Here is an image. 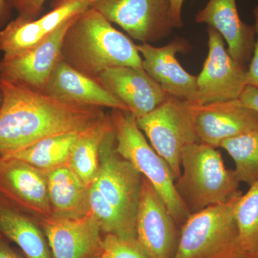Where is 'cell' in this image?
<instances>
[{
  "label": "cell",
  "mask_w": 258,
  "mask_h": 258,
  "mask_svg": "<svg viewBox=\"0 0 258 258\" xmlns=\"http://www.w3.org/2000/svg\"><path fill=\"white\" fill-rule=\"evenodd\" d=\"M62 59L96 80L111 68L144 69L137 45L91 8L76 16L68 29L62 42Z\"/></svg>",
  "instance_id": "7a4b0ae2"
},
{
  "label": "cell",
  "mask_w": 258,
  "mask_h": 258,
  "mask_svg": "<svg viewBox=\"0 0 258 258\" xmlns=\"http://www.w3.org/2000/svg\"><path fill=\"white\" fill-rule=\"evenodd\" d=\"M0 195L39 218L52 215L47 174L14 158H0Z\"/></svg>",
  "instance_id": "5bb4252c"
},
{
  "label": "cell",
  "mask_w": 258,
  "mask_h": 258,
  "mask_svg": "<svg viewBox=\"0 0 258 258\" xmlns=\"http://www.w3.org/2000/svg\"><path fill=\"white\" fill-rule=\"evenodd\" d=\"M101 258H107L106 257V256L104 255V254H103V253H102L101 252Z\"/></svg>",
  "instance_id": "d590c367"
},
{
  "label": "cell",
  "mask_w": 258,
  "mask_h": 258,
  "mask_svg": "<svg viewBox=\"0 0 258 258\" xmlns=\"http://www.w3.org/2000/svg\"><path fill=\"white\" fill-rule=\"evenodd\" d=\"M197 23H205L217 30L227 42V51L240 63H247L255 43L254 26L241 20L236 0H209L195 15Z\"/></svg>",
  "instance_id": "d6986e66"
},
{
  "label": "cell",
  "mask_w": 258,
  "mask_h": 258,
  "mask_svg": "<svg viewBox=\"0 0 258 258\" xmlns=\"http://www.w3.org/2000/svg\"><path fill=\"white\" fill-rule=\"evenodd\" d=\"M102 253L107 258H149L137 239H125L106 234L102 238Z\"/></svg>",
  "instance_id": "4316f807"
},
{
  "label": "cell",
  "mask_w": 258,
  "mask_h": 258,
  "mask_svg": "<svg viewBox=\"0 0 258 258\" xmlns=\"http://www.w3.org/2000/svg\"><path fill=\"white\" fill-rule=\"evenodd\" d=\"M53 258H91L101 253V230L93 214L79 218H40Z\"/></svg>",
  "instance_id": "9a60e30c"
},
{
  "label": "cell",
  "mask_w": 258,
  "mask_h": 258,
  "mask_svg": "<svg viewBox=\"0 0 258 258\" xmlns=\"http://www.w3.org/2000/svg\"><path fill=\"white\" fill-rule=\"evenodd\" d=\"M80 134H64L48 137L3 158H14L47 172L68 164Z\"/></svg>",
  "instance_id": "603a6c76"
},
{
  "label": "cell",
  "mask_w": 258,
  "mask_h": 258,
  "mask_svg": "<svg viewBox=\"0 0 258 258\" xmlns=\"http://www.w3.org/2000/svg\"><path fill=\"white\" fill-rule=\"evenodd\" d=\"M10 8L8 0H0V27L3 26L10 16Z\"/></svg>",
  "instance_id": "d6a6232c"
},
{
  "label": "cell",
  "mask_w": 258,
  "mask_h": 258,
  "mask_svg": "<svg viewBox=\"0 0 258 258\" xmlns=\"http://www.w3.org/2000/svg\"><path fill=\"white\" fill-rule=\"evenodd\" d=\"M101 254H98V255L94 256V257L91 258H101Z\"/></svg>",
  "instance_id": "e575fe53"
},
{
  "label": "cell",
  "mask_w": 258,
  "mask_h": 258,
  "mask_svg": "<svg viewBox=\"0 0 258 258\" xmlns=\"http://www.w3.org/2000/svg\"><path fill=\"white\" fill-rule=\"evenodd\" d=\"M111 117L117 152L150 181L176 223L184 224L189 210L176 189L167 163L147 142L130 111L113 110Z\"/></svg>",
  "instance_id": "277c9868"
},
{
  "label": "cell",
  "mask_w": 258,
  "mask_h": 258,
  "mask_svg": "<svg viewBox=\"0 0 258 258\" xmlns=\"http://www.w3.org/2000/svg\"><path fill=\"white\" fill-rule=\"evenodd\" d=\"M93 0H54L52 10L35 20L17 18L0 31L3 57L18 55L46 39L61 25L91 8Z\"/></svg>",
  "instance_id": "4fadbf2b"
},
{
  "label": "cell",
  "mask_w": 258,
  "mask_h": 258,
  "mask_svg": "<svg viewBox=\"0 0 258 258\" xmlns=\"http://www.w3.org/2000/svg\"><path fill=\"white\" fill-rule=\"evenodd\" d=\"M3 92H2L1 88H0V108H1L2 104H3Z\"/></svg>",
  "instance_id": "836d02e7"
},
{
  "label": "cell",
  "mask_w": 258,
  "mask_h": 258,
  "mask_svg": "<svg viewBox=\"0 0 258 258\" xmlns=\"http://www.w3.org/2000/svg\"><path fill=\"white\" fill-rule=\"evenodd\" d=\"M208 55L197 80L196 105L238 99L247 86V69L230 55L217 30L208 27Z\"/></svg>",
  "instance_id": "9c48e42d"
},
{
  "label": "cell",
  "mask_w": 258,
  "mask_h": 258,
  "mask_svg": "<svg viewBox=\"0 0 258 258\" xmlns=\"http://www.w3.org/2000/svg\"><path fill=\"white\" fill-rule=\"evenodd\" d=\"M113 128L111 115L80 134L71 152L68 166L87 186H91L99 167V147L107 132Z\"/></svg>",
  "instance_id": "7402d4cb"
},
{
  "label": "cell",
  "mask_w": 258,
  "mask_h": 258,
  "mask_svg": "<svg viewBox=\"0 0 258 258\" xmlns=\"http://www.w3.org/2000/svg\"><path fill=\"white\" fill-rule=\"evenodd\" d=\"M30 215L0 195V235L27 258H53L43 231Z\"/></svg>",
  "instance_id": "ffe728a7"
},
{
  "label": "cell",
  "mask_w": 258,
  "mask_h": 258,
  "mask_svg": "<svg viewBox=\"0 0 258 258\" xmlns=\"http://www.w3.org/2000/svg\"><path fill=\"white\" fill-rule=\"evenodd\" d=\"M47 189L52 215L79 218L91 213L90 187L68 164L47 171Z\"/></svg>",
  "instance_id": "44dd1931"
},
{
  "label": "cell",
  "mask_w": 258,
  "mask_h": 258,
  "mask_svg": "<svg viewBox=\"0 0 258 258\" xmlns=\"http://www.w3.org/2000/svg\"><path fill=\"white\" fill-rule=\"evenodd\" d=\"M47 0H8L11 9L18 12V18L32 20L37 18Z\"/></svg>",
  "instance_id": "83f0119b"
},
{
  "label": "cell",
  "mask_w": 258,
  "mask_h": 258,
  "mask_svg": "<svg viewBox=\"0 0 258 258\" xmlns=\"http://www.w3.org/2000/svg\"><path fill=\"white\" fill-rule=\"evenodd\" d=\"M181 166L183 172L176 188L193 213L242 195L235 171L226 169L216 148L202 142L186 146L181 154Z\"/></svg>",
  "instance_id": "3957f363"
},
{
  "label": "cell",
  "mask_w": 258,
  "mask_h": 258,
  "mask_svg": "<svg viewBox=\"0 0 258 258\" xmlns=\"http://www.w3.org/2000/svg\"><path fill=\"white\" fill-rule=\"evenodd\" d=\"M0 158L48 137L83 133L106 115L101 108L70 104L7 80L0 79Z\"/></svg>",
  "instance_id": "6da1fadb"
},
{
  "label": "cell",
  "mask_w": 258,
  "mask_h": 258,
  "mask_svg": "<svg viewBox=\"0 0 258 258\" xmlns=\"http://www.w3.org/2000/svg\"><path fill=\"white\" fill-rule=\"evenodd\" d=\"M91 212L98 222L102 232L125 239H137L136 229L103 196L101 191L92 184L90 187Z\"/></svg>",
  "instance_id": "484cf974"
},
{
  "label": "cell",
  "mask_w": 258,
  "mask_h": 258,
  "mask_svg": "<svg viewBox=\"0 0 258 258\" xmlns=\"http://www.w3.org/2000/svg\"><path fill=\"white\" fill-rule=\"evenodd\" d=\"M238 100L242 106L258 113V88L246 86Z\"/></svg>",
  "instance_id": "f546056e"
},
{
  "label": "cell",
  "mask_w": 258,
  "mask_h": 258,
  "mask_svg": "<svg viewBox=\"0 0 258 258\" xmlns=\"http://www.w3.org/2000/svg\"><path fill=\"white\" fill-rule=\"evenodd\" d=\"M239 242L247 258L258 253V181L239 199L235 209Z\"/></svg>",
  "instance_id": "d4e9b609"
},
{
  "label": "cell",
  "mask_w": 258,
  "mask_h": 258,
  "mask_svg": "<svg viewBox=\"0 0 258 258\" xmlns=\"http://www.w3.org/2000/svg\"><path fill=\"white\" fill-rule=\"evenodd\" d=\"M143 178L132 163L117 152L113 125L100 145L99 167L93 184L135 229Z\"/></svg>",
  "instance_id": "52a82bcc"
},
{
  "label": "cell",
  "mask_w": 258,
  "mask_h": 258,
  "mask_svg": "<svg viewBox=\"0 0 258 258\" xmlns=\"http://www.w3.org/2000/svg\"><path fill=\"white\" fill-rule=\"evenodd\" d=\"M91 8L142 43L163 40L176 28L169 0H93Z\"/></svg>",
  "instance_id": "ba28073f"
},
{
  "label": "cell",
  "mask_w": 258,
  "mask_h": 258,
  "mask_svg": "<svg viewBox=\"0 0 258 258\" xmlns=\"http://www.w3.org/2000/svg\"><path fill=\"white\" fill-rule=\"evenodd\" d=\"M252 258H258V253L256 254L255 255L253 256Z\"/></svg>",
  "instance_id": "8d00e7d4"
},
{
  "label": "cell",
  "mask_w": 258,
  "mask_h": 258,
  "mask_svg": "<svg viewBox=\"0 0 258 258\" xmlns=\"http://www.w3.org/2000/svg\"><path fill=\"white\" fill-rule=\"evenodd\" d=\"M194 122L202 143L220 147L227 139L258 127L257 112L238 99L206 105L193 104Z\"/></svg>",
  "instance_id": "2e32d148"
},
{
  "label": "cell",
  "mask_w": 258,
  "mask_h": 258,
  "mask_svg": "<svg viewBox=\"0 0 258 258\" xmlns=\"http://www.w3.org/2000/svg\"><path fill=\"white\" fill-rule=\"evenodd\" d=\"M0 258H24L0 235Z\"/></svg>",
  "instance_id": "1f68e13d"
},
{
  "label": "cell",
  "mask_w": 258,
  "mask_h": 258,
  "mask_svg": "<svg viewBox=\"0 0 258 258\" xmlns=\"http://www.w3.org/2000/svg\"><path fill=\"white\" fill-rule=\"evenodd\" d=\"M143 69L169 96L196 104L198 76L185 71L176 58L178 53H187L191 46L181 37H176L163 47L151 44L137 45Z\"/></svg>",
  "instance_id": "7c38bea8"
},
{
  "label": "cell",
  "mask_w": 258,
  "mask_h": 258,
  "mask_svg": "<svg viewBox=\"0 0 258 258\" xmlns=\"http://www.w3.org/2000/svg\"><path fill=\"white\" fill-rule=\"evenodd\" d=\"M220 147L233 159L234 171L240 182L250 186L258 181V127L227 139Z\"/></svg>",
  "instance_id": "cb8c5ba5"
},
{
  "label": "cell",
  "mask_w": 258,
  "mask_h": 258,
  "mask_svg": "<svg viewBox=\"0 0 258 258\" xmlns=\"http://www.w3.org/2000/svg\"><path fill=\"white\" fill-rule=\"evenodd\" d=\"M254 28L256 30L255 43L252 52V58L246 74L247 86L258 88V5L254 8Z\"/></svg>",
  "instance_id": "f1b7e54d"
},
{
  "label": "cell",
  "mask_w": 258,
  "mask_h": 258,
  "mask_svg": "<svg viewBox=\"0 0 258 258\" xmlns=\"http://www.w3.org/2000/svg\"><path fill=\"white\" fill-rule=\"evenodd\" d=\"M137 121L152 147L170 167L174 179H179L183 150L186 146L200 142L192 103L169 95L160 106Z\"/></svg>",
  "instance_id": "8992f818"
},
{
  "label": "cell",
  "mask_w": 258,
  "mask_h": 258,
  "mask_svg": "<svg viewBox=\"0 0 258 258\" xmlns=\"http://www.w3.org/2000/svg\"><path fill=\"white\" fill-rule=\"evenodd\" d=\"M176 224L160 195L144 177L136 232L149 258L174 257L179 239Z\"/></svg>",
  "instance_id": "8fae6325"
},
{
  "label": "cell",
  "mask_w": 258,
  "mask_h": 258,
  "mask_svg": "<svg viewBox=\"0 0 258 258\" xmlns=\"http://www.w3.org/2000/svg\"><path fill=\"white\" fill-rule=\"evenodd\" d=\"M242 195L190 214L181 227L174 258H247L241 249L235 220Z\"/></svg>",
  "instance_id": "5b68a950"
},
{
  "label": "cell",
  "mask_w": 258,
  "mask_h": 258,
  "mask_svg": "<svg viewBox=\"0 0 258 258\" xmlns=\"http://www.w3.org/2000/svg\"><path fill=\"white\" fill-rule=\"evenodd\" d=\"M97 81L137 118L154 111L169 96L144 69L130 66L107 69Z\"/></svg>",
  "instance_id": "e0dca14e"
},
{
  "label": "cell",
  "mask_w": 258,
  "mask_h": 258,
  "mask_svg": "<svg viewBox=\"0 0 258 258\" xmlns=\"http://www.w3.org/2000/svg\"><path fill=\"white\" fill-rule=\"evenodd\" d=\"M169 1H170L171 13H172L173 20H174L175 28H181L183 26L181 13H182L184 0H169Z\"/></svg>",
  "instance_id": "4dcf8cb0"
},
{
  "label": "cell",
  "mask_w": 258,
  "mask_h": 258,
  "mask_svg": "<svg viewBox=\"0 0 258 258\" xmlns=\"http://www.w3.org/2000/svg\"><path fill=\"white\" fill-rule=\"evenodd\" d=\"M75 18L61 25L35 46L18 55L3 57L0 60V79L20 83L42 93L62 60L64 35Z\"/></svg>",
  "instance_id": "30bf717a"
},
{
  "label": "cell",
  "mask_w": 258,
  "mask_h": 258,
  "mask_svg": "<svg viewBox=\"0 0 258 258\" xmlns=\"http://www.w3.org/2000/svg\"><path fill=\"white\" fill-rule=\"evenodd\" d=\"M42 93L76 106L129 111L124 103L115 98L97 80L81 74L62 60L55 68Z\"/></svg>",
  "instance_id": "ac0fdd59"
}]
</instances>
